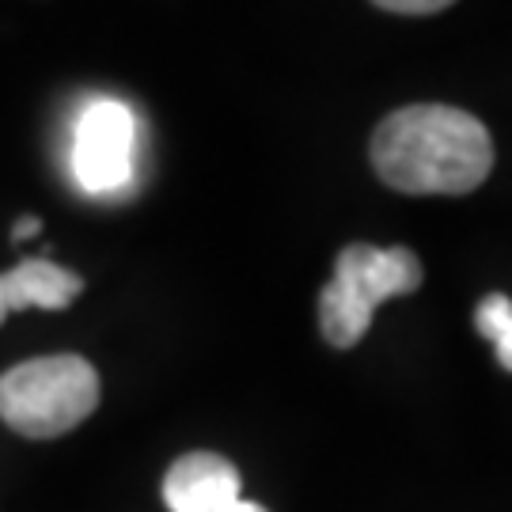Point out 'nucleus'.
I'll use <instances>...</instances> for the list:
<instances>
[{
    "label": "nucleus",
    "mask_w": 512,
    "mask_h": 512,
    "mask_svg": "<svg viewBox=\"0 0 512 512\" xmlns=\"http://www.w3.org/2000/svg\"><path fill=\"white\" fill-rule=\"evenodd\" d=\"M372 167L399 194H471L494 171L490 129L475 114L414 103L372 133Z\"/></svg>",
    "instance_id": "obj_1"
},
{
    "label": "nucleus",
    "mask_w": 512,
    "mask_h": 512,
    "mask_svg": "<svg viewBox=\"0 0 512 512\" xmlns=\"http://www.w3.org/2000/svg\"><path fill=\"white\" fill-rule=\"evenodd\" d=\"M99 406V372L76 353L35 357L0 376V421L31 440L73 433Z\"/></svg>",
    "instance_id": "obj_2"
},
{
    "label": "nucleus",
    "mask_w": 512,
    "mask_h": 512,
    "mask_svg": "<svg viewBox=\"0 0 512 512\" xmlns=\"http://www.w3.org/2000/svg\"><path fill=\"white\" fill-rule=\"evenodd\" d=\"M421 258L410 247L349 243L334 262V277L319 296V327L334 349L357 346L372 327L376 308L421 285Z\"/></svg>",
    "instance_id": "obj_3"
},
{
    "label": "nucleus",
    "mask_w": 512,
    "mask_h": 512,
    "mask_svg": "<svg viewBox=\"0 0 512 512\" xmlns=\"http://www.w3.org/2000/svg\"><path fill=\"white\" fill-rule=\"evenodd\" d=\"M133 114L114 99H95L76 122L73 171L88 194H114L133 175Z\"/></svg>",
    "instance_id": "obj_4"
},
{
    "label": "nucleus",
    "mask_w": 512,
    "mask_h": 512,
    "mask_svg": "<svg viewBox=\"0 0 512 512\" xmlns=\"http://www.w3.org/2000/svg\"><path fill=\"white\" fill-rule=\"evenodd\" d=\"M243 478L217 452H186L164 475V505L171 512H228L243 501Z\"/></svg>",
    "instance_id": "obj_5"
},
{
    "label": "nucleus",
    "mask_w": 512,
    "mask_h": 512,
    "mask_svg": "<svg viewBox=\"0 0 512 512\" xmlns=\"http://www.w3.org/2000/svg\"><path fill=\"white\" fill-rule=\"evenodd\" d=\"M80 293H84V281L73 270L57 266L50 258H23L8 274H0V323L12 311L27 308L61 311L69 308Z\"/></svg>",
    "instance_id": "obj_6"
},
{
    "label": "nucleus",
    "mask_w": 512,
    "mask_h": 512,
    "mask_svg": "<svg viewBox=\"0 0 512 512\" xmlns=\"http://www.w3.org/2000/svg\"><path fill=\"white\" fill-rule=\"evenodd\" d=\"M475 327L482 338H490L497 349L501 368L512 372V300L505 293H490L475 311Z\"/></svg>",
    "instance_id": "obj_7"
},
{
    "label": "nucleus",
    "mask_w": 512,
    "mask_h": 512,
    "mask_svg": "<svg viewBox=\"0 0 512 512\" xmlns=\"http://www.w3.org/2000/svg\"><path fill=\"white\" fill-rule=\"evenodd\" d=\"M372 4L384 12H395V16H433V12L452 8L456 0H372Z\"/></svg>",
    "instance_id": "obj_8"
},
{
    "label": "nucleus",
    "mask_w": 512,
    "mask_h": 512,
    "mask_svg": "<svg viewBox=\"0 0 512 512\" xmlns=\"http://www.w3.org/2000/svg\"><path fill=\"white\" fill-rule=\"evenodd\" d=\"M38 228H42V220L38 217H23V220H16V228H12V239H31V236H38Z\"/></svg>",
    "instance_id": "obj_9"
},
{
    "label": "nucleus",
    "mask_w": 512,
    "mask_h": 512,
    "mask_svg": "<svg viewBox=\"0 0 512 512\" xmlns=\"http://www.w3.org/2000/svg\"><path fill=\"white\" fill-rule=\"evenodd\" d=\"M228 512H266V509H262L258 501H239V505H232Z\"/></svg>",
    "instance_id": "obj_10"
}]
</instances>
